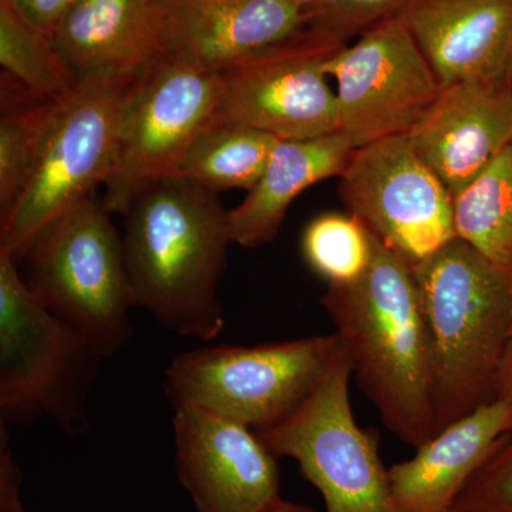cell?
<instances>
[{
    "instance_id": "28",
    "label": "cell",
    "mask_w": 512,
    "mask_h": 512,
    "mask_svg": "<svg viewBox=\"0 0 512 512\" xmlns=\"http://www.w3.org/2000/svg\"><path fill=\"white\" fill-rule=\"evenodd\" d=\"M26 22L52 36L57 25L79 0H5Z\"/></svg>"
},
{
    "instance_id": "10",
    "label": "cell",
    "mask_w": 512,
    "mask_h": 512,
    "mask_svg": "<svg viewBox=\"0 0 512 512\" xmlns=\"http://www.w3.org/2000/svg\"><path fill=\"white\" fill-rule=\"evenodd\" d=\"M339 192L349 214L410 266L457 238L453 195L407 134L355 148Z\"/></svg>"
},
{
    "instance_id": "16",
    "label": "cell",
    "mask_w": 512,
    "mask_h": 512,
    "mask_svg": "<svg viewBox=\"0 0 512 512\" xmlns=\"http://www.w3.org/2000/svg\"><path fill=\"white\" fill-rule=\"evenodd\" d=\"M441 87L512 80V0H410L400 13Z\"/></svg>"
},
{
    "instance_id": "11",
    "label": "cell",
    "mask_w": 512,
    "mask_h": 512,
    "mask_svg": "<svg viewBox=\"0 0 512 512\" xmlns=\"http://www.w3.org/2000/svg\"><path fill=\"white\" fill-rule=\"evenodd\" d=\"M306 30L218 72V121L279 140L339 133V104L326 63L342 47Z\"/></svg>"
},
{
    "instance_id": "18",
    "label": "cell",
    "mask_w": 512,
    "mask_h": 512,
    "mask_svg": "<svg viewBox=\"0 0 512 512\" xmlns=\"http://www.w3.org/2000/svg\"><path fill=\"white\" fill-rule=\"evenodd\" d=\"M50 37L79 79L140 76L163 55L153 0H79Z\"/></svg>"
},
{
    "instance_id": "2",
    "label": "cell",
    "mask_w": 512,
    "mask_h": 512,
    "mask_svg": "<svg viewBox=\"0 0 512 512\" xmlns=\"http://www.w3.org/2000/svg\"><path fill=\"white\" fill-rule=\"evenodd\" d=\"M124 220L136 306L177 335L218 338L225 319L217 288L232 242L217 192L167 177L144 191Z\"/></svg>"
},
{
    "instance_id": "1",
    "label": "cell",
    "mask_w": 512,
    "mask_h": 512,
    "mask_svg": "<svg viewBox=\"0 0 512 512\" xmlns=\"http://www.w3.org/2000/svg\"><path fill=\"white\" fill-rule=\"evenodd\" d=\"M369 235L365 274L352 284L328 286L322 305L384 426L417 448L436 434L429 332L412 266Z\"/></svg>"
},
{
    "instance_id": "32",
    "label": "cell",
    "mask_w": 512,
    "mask_h": 512,
    "mask_svg": "<svg viewBox=\"0 0 512 512\" xmlns=\"http://www.w3.org/2000/svg\"><path fill=\"white\" fill-rule=\"evenodd\" d=\"M512 275V274H511Z\"/></svg>"
},
{
    "instance_id": "15",
    "label": "cell",
    "mask_w": 512,
    "mask_h": 512,
    "mask_svg": "<svg viewBox=\"0 0 512 512\" xmlns=\"http://www.w3.org/2000/svg\"><path fill=\"white\" fill-rule=\"evenodd\" d=\"M407 137L454 200L512 141L511 82L441 87Z\"/></svg>"
},
{
    "instance_id": "26",
    "label": "cell",
    "mask_w": 512,
    "mask_h": 512,
    "mask_svg": "<svg viewBox=\"0 0 512 512\" xmlns=\"http://www.w3.org/2000/svg\"><path fill=\"white\" fill-rule=\"evenodd\" d=\"M456 512H512V431L471 478Z\"/></svg>"
},
{
    "instance_id": "23",
    "label": "cell",
    "mask_w": 512,
    "mask_h": 512,
    "mask_svg": "<svg viewBox=\"0 0 512 512\" xmlns=\"http://www.w3.org/2000/svg\"><path fill=\"white\" fill-rule=\"evenodd\" d=\"M59 101L9 104L0 119V220L28 187ZM5 107V106H3Z\"/></svg>"
},
{
    "instance_id": "20",
    "label": "cell",
    "mask_w": 512,
    "mask_h": 512,
    "mask_svg": "<svg viewBox=\"0 0 512 512\" xmlns=\"http://www.w3.org/2000/svg\"><path fill=\"white\" fill-rule=\"evenodd\" d=\"M279 138L255 128L217 123L195 140L171 177L220 192L255 187L271 160Z\"/></svg>"
},
{
    "instance_id": "8",
    "label": "cell",
    "mask_w": 512,
    "mask_h": 512,
    "mask_svg": "<svg viewBox=\"0 0 512 512\" xmlns=\"http://www.w3.org/2000/svg\"><path fill=\"white\" fill-rule=\"evenodd\" d=\"M218 121V72L161 55L134 80L117 130L103 202L126 215L151 185L171 177L198 137Z\"/></svg>"
},
{
    "instance_id": "25",
    "label": "cell",
    "mask_w": 512,
    "mask_h": 512,
    "mask_svg": "<svg viewBox=\"0 0 512 512\" xmlns=\"http://www.w3.org/2000/svg\"><path fill=\"white\" fill-rule=\"evenodd\" d=\"M308 30L346 45L386 20L396 18L410 0H303Z\"/></svg>"
},
{
    "instance_id": "27",
    "label": "cell",
    "mask_w": 512,
    "mask_h": 512,
    "mask_svg": "<svg viewBox=\"0 0 512 512\" xmlns=\"http://www.w3.org/2000/svg\"><path fill=\"white\" fill-rule=\"evenodd\" d=\"M22 484L23 471L10 448L8 427L0 424V512H28Z\"/></svg>"
},
{
    "instance_id": "29",
    "label": "cell",
    "mask_w": 512,
    "mask_h": 512,
    "mask_svg": "<svg viewBox=\"0 0 512 512\" xmlns=\"http://www.w3.org/2000/svg\"><path fill=\"white\" fill-rule=\"evenodd\" d=\"M495 400H501L512 409V338L507 352H505L503 365H501Z\"/></svg>"
},
{
    "instance_id": "21",
    "label": "cell",
    "mask_w": 512,
    "mask_h": 512,
    "mask_svg": "<svg viewBox=\"0 0 512 512\" xmlns=\"http://www.w3.org/2000/svg\"><path fill=\"white\" fill-rule=\"evenodd\" d=\"M457 237L512 274V141L454 197Z\"/></svg>"
},
{
    "instance_id": "13",
    "label": "cell",
    "mask_w": 512,
    "mask_h": 512,
    "mask_svg": "<svg viewBox=\"0 0 512 512\" xmlns=\"http://www.w3.org/2000/svg\"><path fill=\"white\" fill-rule=\"evenodd\" d=\"M175 473L197 512H265L282 500L278 458L245 424L198 406L173 417Z\"/></svg>"
},
{
    "instance_id": "14",
    "label": "cell",
    "mask_w": 512,
    "mask_h": 512,
    "mask_svg": "<svg viewBox=\"0 0 512 512\" xmlns=\"http://www.w3.org/2000/svg\"><path fill=\"white\" fill-rule=\"evenodd\" d=\"M163 55L214 72L308 30L303 0H153Z\"/></svg>"
},
{
    "instance_id": "7",
    "label": "cell",
    "mask_w": 512,
    "mask_h": 512,
    "mask_svg": "<svg viewBox=\"0 0 512 512\" xmlns=\"http://www.w3.org/2000/svg\"><path fill=\"white\" fill-rule=\"evenodd\" d=\"M137 77H86L57 103L35 173L0 220V252L18 262L49 222L104 187L113 168L121 113Z\"/></svg>"
},
{
    "instance_id": "6",
    "label": "cell",
    "mask_w": 512,
    "mask_h": 512,
    "mask_svg": "<svg viewBox=\"0 0 512 512\" xmlns=\"http://www.w3.org/2000/svg\"><path fill=\"white\" fill-rule=\"evenodd\" d=\"M336 333L242 348L210 346L175 357L164 392L173 409L198 406L258 433L288 419L329 372Z\"/></svg>"
},
{
    "instance_id": "31",
    "label": "cell",
    "mask_w": 512,
    "mask_h": 512,
    "mask_svg": "<svg viewBox=\"0 0 512 512\" xmlns=\"http://www.w3.org/2000/svg\"><path fill=\"white\" fill-rule=\"evenodd\" d=\"M511 84H512V80H511Z\"/></svg>"
},
{
    "instance_id": "9",
    "label": "cell",
    "mask_w": 512,
    "mask_h": 512,
    "mask_svg": "<svg viewBox=\"0 0 512 512\" xmlns=\"http://www.w3.org/2000/svg\"><path fill=\"white\" fill-rule=\"evenodd\" d=\"M348 350L338 357L305 403L282 423L258 431L276 458H292L319 491L325 512H396L379 436L357 424L350 402Z\"/></svg>"
},
{
    "instance_id": "17",
    "label": "cell",
    "mask_w": 512,
    "mask_h": 512,
    "mask_svg": "<svg viewBox=\"0 0 512 512\" xmlns=\"http://www.w3.org/2000/svg\"><path fill=\"white\" fill-rule=\"evenodd\" d=\"M512 431V409L501 400L437 431L409 460L389 467L396 512H456L471 478Z\"/></svg>"
},
{
    "instance_id": "3",
    "label": "cell",
    "mask_w": 512,
    "mask_h": 512,
    "mask_svg": "<svg viewBox=\"0 0 512 512\" xmlns=\"http://www.w3.org/2000/svg\"><path fill=\"white\" fill-rule=\"evenodd\" d=\"M412 271L429 332L437 433L495 400L512 338V275L458 237Z\"/></svg>"
},
{
    "instance_id": "22",
    "label": "cell",
    "mask_w": 512,
    "mask_h": 512,
    "mask_svg": "<svg viewBox=\"0 0 512 512\" xmlns=\"http://www.w3.org/2000/svg\"><path fill=\"white\" fill-rule=\"evenodd\" d=\"M0 64L2 82L36 100L62 101L80 83L52 37L26 22L5 0H0Z\"/></svg>"
},
{
    "instance_id": "30",
    "label": "cell",
    "mask_w": 512,
    "mask_h": 512,
    "mask_svg": "<svg viewBox=\"0 0 512 512\" xmlns=\"http://www.w3.org/2000/svg\"><path fill=\"white\" fill-rule=\"evenodd\" d=\"M265 512H315L311 505L295 503V501L285 500L282 498L278 504H275L274 507L269 508Z\"/></svg>"
},
{
    "instance_id": "24",
    "label": "cell",
    "mask_w": 512,
    "mask_h": 512,
    "mask_svg": "<svg viewBox=\"0 0 512 512\" xmlns=\"http://www.w3.org/2000/svg\"><path fill=\"white\" fill-rule=\"evenodd\" d=\"M302 254L328 286L352 284L369 268V231L350 214L326 212L313 218L302 234Z\"/></svg>"
},
{
    "instance_id": "19",
    "label": "cell",
    "mask_w": 512,
    "mask_h": 512,
    "mask_svg": "<svg viewBox=\"0 0 512 512\" xmlns=\"http://www.w3.org/2000/svg\"><path fill=\"white\" fill-rule=\"evenodd\" d=\"M353 150L340 133L279 141L258 183L238 207L228 211L232 244L258 248L274 241L296 197L319 181L340 177Z\"/></svg>"
},
{
    "instance_id": "5",
    "label": "cell",
    "mask_w": 512,
    "mask_h": 512,
    "mask_svg": "<svg viewBox=\"0 0 512 512\" xmlns=\"http://www.w3.org/2000/svg\"><path fill=\"white\" fill-rule=\"evenodd\" d=\"M103 359L37 301L15 259L0 252V424L50 417L64 433H86Z\"/></svg>"
},
{
    "instance_id": "12",
    "label": "cell",
    "mask_w": 512,
    "mask_h": 512,
    "mask_svg": "<svg viewBox=\"0 0 512 512\" xmlns=\"http://www.w3.org/2000/svg\"><path fill=\"white\" fill-rule=\"evenodd\" d=\"M326 73L336 80L339 133L353 148L409 134L440 93L436 74L400 15L339 47Z\"/></svg>"
},
{
    "instance_id": "4",
    "label": "cell",
    "mask_w": 512,
    "mask_h": 512,
    "mask_svg": "<svg viewBox=\"0 0 512 512\" xmlns=\"http://www.w3.org/2000/svg\"><path fill=\"white\" fill-rule=\"evenodd\" d=\"M103 202H80L49 222L16 264L37 301L76 330L101 356H113L133 336L136 306L124 239Z\"/></svg>"
}]
</instances>
